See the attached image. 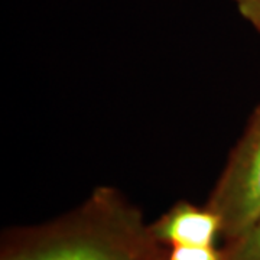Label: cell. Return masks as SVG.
I'll use <instances>...</instances> for the list:
<instances>
[{"label":"cell","mask_w":260,"mask_h":260,"mask_svg":"<svg viewBox=\"0 0 260 260\" xmlns=\"http://www.w3.org/2000/svg\"><path fill=\"white\" fill-rule=\"evenodd\" d=\"M224 260H260V218L242 237L227 243Z\"/></svg>","instance_id":"cell-4"},{"label":"cell","mask_w":260,"mask_h":260,"mask_svg":"<svg viewBox=\"0 0 260 260\" xmlns=\"http://www.w3.org/2000/svg\"><path fill=\"white\" fill-rule=\"evenodd\" d=\"M152 260H167V253H165L164 249H162V250L159 251L158 254H156V256H155Z\"/></svg>","instance_id":"cell-7"},{"label":"cell","mask_w":260,"mask_h":260,"mask_svg":"<svg viewBox=\"0 0 260 260\" xmlns=\"http://www.w3.org/2000/svg\"><path fill=\"white\" fill-rule=\"evenodd\" d=\"M150 233L160 246H214L221 236V220L207 205L178 201L150 224Z\"/></svg>","instance_id":"cell-3"},{"label":"cell","mask_w":260,"mask_h":260,"mask_svg":"<svg viewBox=\"0 0 260 260\" xmlns=\"http://www.w3.org/2000/svg\"><path fill=\"white\" fill-rule=\"evenodd\" d=\"M205 205L220 217L227 243L242 237L260 218V103L230 150Z\"/></svg>","instance_id":"cell-2"},{"label":"cell","mask_w":260,"mask_h":260,"mask_svg":"<svg viewBox=\"0 0 260 260\" xmlns=\"http://www.w3.org/2000/svg\"><path fill=\"white\" fill-rule=\"evenodd\" d=\"M237 12L251 28L260 34V0H232Z\"/></svg>","instance_id":"cell-6"},{"label":"cell","mask_w":260,"mask_h":260,"mask_svg":"<svg viewBox=\"0 0 260 260\" xmlns=\"http://www.w3.org/2000/svg\"><path fill=\"white\" fill-rule=\"evenodd\" d=\"M167 260H224L223 250L214 246H174L167 253Z\"/></svg>","instance_id":"cell-5"},{"label":"cell","mask_w":260,"mask_h":260,"mask_svg":"<svg viewBox=\"0 0 260 260\" xmlns=\"http://www.w3.org/2000/svg\"><path fill=\"white\" fill-rule=\"evenodd\" d=\"M162 247L139 208L102 185L73 211L9 233L0 260H152Z\"/></svg>","instance_id":"cell-1"}]
</instances>
